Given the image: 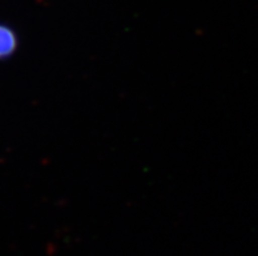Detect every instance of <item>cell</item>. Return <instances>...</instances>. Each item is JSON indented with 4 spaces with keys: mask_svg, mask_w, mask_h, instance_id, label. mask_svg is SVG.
<instances>
[{
    "mask_svg": "<svg viewBox=\"0 0 258 256\" xmlns=\"http://www.w3.org/2000/svg\"><path fill=\"white\" fill-rule=\"evenodd\" d=\"M16 49V37L10 28L0 25V58L8 56Z\"/></svg>",
    "mask_w": 258,
    "mask_h": 256,
    "instance_id": "1",
    "label": "cell"
}]
</instances>
